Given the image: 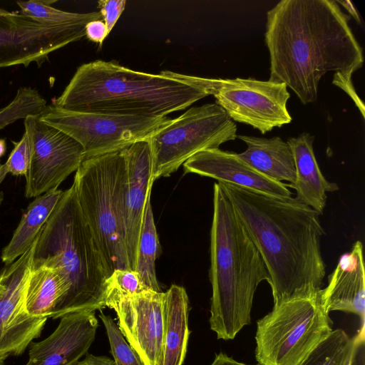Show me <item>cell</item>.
Listing matches in <instances>:
<instances>
[{
    "label": "cell",
    "mask_w": 365,
    "mask_h": 365,
    "mask_svg": "<svg viewBox=\"0 0 365 365\" xmlns=\"http://www.w3.org/2000/svg\"><path fill=\"white\" fill-rule=\"evenodd\" d=\"M46 106V101L36 90L21 87L14 100L0 110V129L19 119L39 115Z\"/></svg>",
    "instance_id": "obj_27"
},
{
    "label": "cell",
    "mask_w": 365,
    "mask_h": 365,
    "mask_svg": "<svg viewBox=\"0 0 365 365\" xmlns=\"http://www.w3.org/2000/svg\"><path fill=\"white\" fill-rule=\"evenodd\" d=\"M322 302L327 312L342 311L361 317L364 329L365 270L363 245L356 241L349 252L343 254L328 284L322 289Z\"/></svg>",
    "instance_id": "obj_18"
},
{
    "label": "cell",
    "mask_w": 365,
    "mask_h": 365,
    "mask_svg": "<svg viewBox=\"0 0 365 365\" xmlns=\"http://www.w3.org/2000/svg\"><path fill=\"white\" fill-rule=\"evenodd\" d=\"M87 22L52 25L0 8V68L35 62L86 36Z\"/></svg>",
    "instance_id": "obj_11"
},
{
    "label": "cell",
    "mask_w": 365,
    "mask_h": 365,
    "mask_svg": "<svg viewBox=\"0 0 365 365\" xmlns=\"http://www.w3.org/2000/svg\"><path fill=\"white\" fill-rule=\"evenodd\" d=\"M322 289L274 305L257 322L259 365H299L329 335L332 322L322 304Z\"/></svg>",
    "instance_id": "obj_7"
},
{
    "label": "cell",
    "mask_w": 365,
    "mask_h": 365,
    "mask_svg": "<svg viewBox=\"0 0 365 365\" xmlns=\"http://www.w3.org/2000/svg\"><path fill=\"white\" fill-rule=\"evenodd\" d=\"M106 287L125 295H134L145 290L138 272L131 269H115L107 279Z\"/></svg>",
    "instance_id": "obj_30"
},
{
    "label": "cell",
    "mask_w": 365,
    "mask_h": 365,
    "mask_svg": "<svg viewBox=\"0 0 365 365\" xmlns=\"http://www.w3.org/2000/svg\"><path fill=\"white\" fill-rule=\"evenodd\" d=\"M108 35L106 26L103 19L93 20L86 26V36L88 40L102 45Z\"/></svg>",
    "instance_id": "obj_33"
},
{
    "label": "cell",
    "mask_w": 365,
    "mask_h": 365,
    "mask_svg": "<svg viewBox=\"0 0 365 365\" xmlns=\"http://www.w3.org/2000/svg\"><path fill=\"white\" fill-rule=\"evenodd\" d=\"M56 1H18L21 14L46 24L59 25L87 22L101 19L100 11L74 13L53 8L51 4Z\"/></svg>",
    "instance_id": "obj_26"
},
{
    "label": "cell",
    "mask_w": 365,
    "mask_h": 365,
    "mask_svg": "<svg viewBox=\"0 0 365 365\" xmlns=\"http://www.w3.org/2000/svg\"><path fill=\"white\" fill-rule=\"evenodd\" d=\"M31 149L29 136L24 131L21 140L14 142V148L4 163L8 173L26 176L31 163Z\"/></svg>",
    "instance_id": "obj_29"
},
{
    "label": "cell",
    "mask_w": 365,
    "mask_h": 365,
    "mask_svg": "<svg viewBox=\"0 0 365 365\" xmlns=\"http://www.w3.org/2000/svg\"><path fill=\"white\" fill-rule=\"evenodd\" d=\"M39 119L76 140L83 149L86 160L148 140L171 118L79 112L52 104L45 108Z\"/></svg>",
    "instance_id": "obj_9"
},
{
    "label": "cell",
    "mask_w": 365,
    "mask_h": 365,
    "mask_svg": "<svg viewBox=\"0 0 365 365\" xmlns=\"http://www.w3.org/2000/svg\"><path fill=\"white\" fill-rule=\"evenodd\" d=\"M5 357H0V365H5Z\"/></svg>",
    "instance_id": "obj_39"
},
{
    "label": "cell",
    "mask_w": 365,
    "mask_h": 365,
    "mask_svg": "<svg viewBox=\"0 0 365 365\" xmlns=\"http://www.w3.org/2000/svg\"><path fill=\"white\" fill-rule=\"evenodd\" d=\"M314 140L313 135L302 133L287 141L295 165V180L287 186L295 190L298 200L321 215L326 206L327 193L338 190L339 186L328 181L322 174L314 155Z\"/></svg>",
    "instance_id": "obj_19"
},
{
    "label": "cell",
    "mask_w": 365,
    "mask_h": 365,
    "mask_svg": "<svg viewBox=\"0 0 365 365\" xmlns=\"http://www.w3.org/2000/svg\"><path fill=\"white\" fill-rule=\"evenodd\" d=\"M63 192L58 188L51 190L35 197L29 204L11 240L2 250L1 259L6 265L12 263L32 246Z\"/></svg>",
    "instance_id": "obj_22"
},
{
    "label": "cell",
    "mask_w": 365,
    "mask_h": 365,
    "mask_svg": "<svg viewBox=\"0 0 365 365\" xmlns=\"http://www.w3.org/2000/svg\"><path fill=\"white\" fill-rule=\"evenodd\" d=\"M66 292V280L59 272L47 267L31 269L25 294L26 309L33 316L51 317Z\"/></svg>",
    "instance_id": "obj_23"
},
{
    "label": "cell",
    "mask_w": 365,
    "mask_h": 365,
    "mask_svg": "<svg viewBox=\"0 0 365 365\" xmlns=\"http://www.w3.org/2000/svg\"><path fill=\"white\" fill-rule=\"evenodd\" d=\"M105 306L115 312L120 330L144 365H160L165 328V292L148 289L125 295L106 287Z\"/></svg>",
    "instance_id": "obj_13"
},
{
    "label": "cell",
    "mask_w": 365,
    "mask_h": 365,
    "mask_svg": "<svg viewBox=\"0 0 365 365\" xmlns=\"http://www.w3.org/2000/svg\"><path fill=\"white\" fill-rule=\"evenodd\" d=\"M150 197L148 198L139 237L135 271L138 272L145 290L160 292L155 273V261L161 253L158 235L154 222Z\"/></svg>",
    "instance_id": "obj_24"
},
{
    "label": "cell",
    "mask_w": 365,
    "mask_h": 365,
    "mask_svg": "<svg viewBox=\"0 0 365 365\" xmlns=\"http://www.w3.org/2000/svg\"><path fill=\"white\" fill-rule=\"evenodd\" d=\"M207 96L204 89L162 72L148 73L96 60L77 68L53 105L79 112L166 117Z\"/></svg>",
    "instance_id": "obj_3"
},
{
    "label": "cell",
    "mask_w": 365,
    "mask_h": 365,
    "mask_svg": "<svg viewBox=\"0 0 365 365\" xmlns=\"http://www.w3.org/2000/svg\"><path fill=\"white\" fill-rule=\"evenodd\" d=\"M165 328L160 365H182L190 335L189 299L184 287L172 284L165 292Z\"/></svg>",
    "instance_id": "obj_21"
},
{
    "label": "cell",
    "mask_w": 365,
    "mask_h": 365,
    "mask_svg": "<svg viewBox=\"0 0 365 365\" xmlns=\"http://www.w3.org/2000/svg\"><path fill=\"white\" fill-rule=\"evenodd\" d=\"M212 95L233 121L251 125L262 134L292 120L287 108L290 94L282 83L217 78Z\"/></svg>",
    "instance_id": "obj_10"
},
{
    "label": "cell",
    "mask_w": 365,
    "mask_h": 365,
    "mask_svg": "<svg viewBox=\"0 0 365 365\" xmlns=\"http://www.w3.org/2000/svg\"><path fill=\"white\" fill-rule=\"evenodd\" d=\"M6 151V143L4 139L0 138V158L4 155Z\"/></svg>",
    "instance_id": "obj_38"
},
{
    "label": "cell",
    "mask_w": 365,
    "mask_h": 365,
    "mask_svg": "<svg viewBox=\"0 0 365 365\" xmlns=\"http://www.w3.org/2000/svg\"><path fill=\"white\" fill-rule=\"evenodd\" d=\"M31 149L26 176L25 196L36 197L58 188L84 160L82 146L61 130L48 125L39 115L24 119Z\"/></svg>",
    "instance_id": "obj_12"
},
{
    "label": "cell",
    "mask_w": 365,
    "mask_h": 365,
    "mask_svg": "<svg viewBox=\"0 0 365 365\" xmlns=\"http://www.w3.org/2000/svg\"><path fill=\"white\" fill-rule=\"evenodd\" d=\"M336 2L341 5L348 12L349 14L354 19V20L358 23L361 24V19L359 15L357 10L356 9L353 3L349 0L346 1H336Z\"/></svg>",
    "instance_id": "obj_36"
},
{
    "label": "cell",
    "mask_w": 365,
    "mask_h": 365,
    "mask_svg": "<svg viewBox=\"0 0 365 365\" xmlns=\"http://www.w3.org/2000/svg\"><path fill=\"white\" fill-rule=\"evenodd\" d=\"M349 20L336 1H279L267 12L269 81L284 83L307 105L317 100L327 72L351 77L364 56Z\"/></svg>",
    "instance_id": "obj_1"
},
{
    "label": "cell",
    "mask_w": 365,
    "mask_h": 365,
    "mask_svg": "<svg viewBox=\"0 0 365 365\" xmlns=\"http://www.w3.org/2000/svg\"><path fill=\"white\" fill-rule=\"evenodd\" d=\"M98 327L96 311L63 315L51 335L30 344L26 365H74L88 353Z\"/></svg>",
    "instance_id": "obj_15"
},
{
    "label": "cell",
    "mask_w": 365,
    "mask_h": 365,
    "mask_svg": "<svg viewBox=\"0 0 365 365\" xmlns=\"http://www.w3.org/2000/svg\"><path fill=\"white\" fill-rule=\"evenodd\" d=\"M34 242L0 272V357L22 354L41 336L48 319L29 314L25 307Z\"/></svg>",
    "instance_id": "obj_14"
},
{
    "label": "cell",
    "mask_w": 365,
    "mask_h": 365,
    "mask_svg": "<svg viewBox=\"0 0 365 365\" xmlns=\"http://www.w3.org/2000/svg\"><path fill=\"white\" fill-rule=\"evenodd\" d=\"M364 332L350 337L341 329L332 330L299 365H353Z\"/></svg>",
    "instance_id": "obj_25"
},
{
    "label": "cell",
    "mask_w": 365,
    "mask_h": 365,
    "mask_svg": "<svg viewBox=\"0 0 365 365\" xmlns=\"http://www.w3.org/2000/svg\"><path fill=\"white\" fill-rule=\"evenodd\" d=\"M210 252V329L218 339H232L251 323L255 293L269 275L219 182L213 186Z\"/></svg>",
    "instance_id": "obj_4"
},
{
    "label": "cell",
    "mask_w": 365,
    "mask_h": 365,
    "mask_svg": "<svg viewBox=\"0 0 365 365\" xmlns=\"http://www.w3.org/2000/svg\"><path fill=\"white\" fill-rule=\"evenodd\" d=\"M74 365H115L113 359L106 356H95L86 354L82 361H78Z\"/></svg>",
    "instance_id": "obj_34"
},
{
    "label": "cell",
    "mask_w": 365,
    "mask_h": 365,
    "mask_svg": "<svg viewBox=\"0 0 365 365\" xmlns=\"http://www.w3.org/2000/svg\"><path fill=\"white\" fill-rule=\"evenodd\" d=\"M47 267L61 273L67 292L51 317L106 307L104 262L80 209L73 185L63 192L35 240L31 269Z\"/></svg>",
    "instance_id": "obj_5"
},
{
    "label": "cell",
    "mask_w": 365,
    "mask_h": 365,
    "mask_svg": "<svg viewBox=\"0 0 365 365\" xmlns=\"http://www.w3.org/2000/svg\"><path fill=\"white\" fill-rule=\"evenodd\" d=\"M98 8L103 18L108 34L125 9V0H100Z\"/></svg>",
    "instance_id": "obj_31"
},
{
    "label": "cell",
    "mask_w": 365,
    "mask_h": 365,
    "mask_svg": "<svg viewBox=\"0 0 365 365\" xmlns=\"http://www.w3.org/2000/svg\"><path fill=\"white\" fill-rule=\"evenodd\" d=\"M219 183L264 262L274 305L319 293L326 274L319 214L296 197Z\"/></svg>",
    "instance_id": "obj_2"
},
{
    "label": "cell",
    "mask_w": 365,
    "mask_h": 365,
    "mask_svg": "<svg viewBox=\"0 0 365 365\" xmlns=\"http://www.w3.org/2000/svg\"><path fill=\"white\" fill-rule=\"evenodd\" d=\"M122 151L127 172L123 207L125 241L129 267L135 271L144 210L153 183L151 155L148 140L136 142Z\"/></svg>",
    "instance_id": "obj_16"
},
{
    "label": "cell",
    "mask_w": 365,
    "mask_h": 365,
    "mask_svg": "<svg viewBox=\"0 0 365 365\" xmlns=\"http://www.w3.org/2000/svg\"><path fill=\"white\" fill-rule=\"evenodd\" d=\"M99 318L105 327L115 364L144 365L138 353L125 341L113 319L103 313L99 314Z\"/></svg>",
    "instance_id": "obj_28"
},
{
    "label": "cell",
    "mask_w": 365,
    "mask_h": 365,
    "mask_svg": "<svg viewBox=\"0 0 365 365\" xmlns=\"http://www.w3.org/2000/svg\"><path fill=\"white\" fill-rule=\"evenodd\" d=\"M332 83L342 89L354 101L356 107L365 118V108L362 101L357 96L351 81V77L345 76L340 72H335Z\"/></svg>",
    "instance_id": "obj_32"
},
{
    "label": "cell",
    "mask_w": 365,
    "mask_h": 365,
    "mask_svg": "<svg viewBox=\"0 0 365 365\" xmlns=\"http://www.w3.org/2000/svg\"><path fill=\"white\" fill-rule=\"evenodd\" d=\"M186 173H195L260 193L292 197L287 184L272 180L257 171L240 158L237 153L220 148L201 151L183 165Z\"/></svg>",
    "instance_id": "obj_17"
},
{
    "label": "cell",
    "mask_w": 365,
    "mask_h": 365,
    "mask_svg": "<svg viewBox=\"0 0 365 365\" xmlns=\"http://www.w3.org/2000/svg\"><path fill=\"white\" fill-rule=\"evenodd\" d=\"M237 138L247 145L239 157L264 176L289 184L295 180V165L292 149L279 137L265 138L239 135Z\"/></svg>",
    "instance_id": "obj_20"
},
{
    "label": "cell",
    "mask_w": 365,
    "mask_h": 365,
    "mask_svg": "<svg viewBox=\"0 0 365 365\" xmlns=\"http://www.w3.org/2000/svg\"><path fill=\"white\" fill-rule=\"evenodd\" d=\"M8 172L6 168L5 164H1L0 163V184L3 182Z\"/></svg>",
    "instance_id": "obj_37"
},
{
    "label": "cell",
    "mask_w": 365,
    "mask_h": 365,
    "mask_svg": "<svg viewBox=\"0 0 365 365\" xmlns=\"http://www.w3.org/2000/svg\"><path fill=\"white\" fill-rule=\"evenodd\" d=\"M126 182V165L121 150L84 160L76 171L73 183L108 277L115 269H130L124 230Z\"/></svg>",
    "instance_id": "obj_6"
},
{
    "label": "cell",
    "mask_w": 365,
    "mask_h": 365,
    "mask_svg": "<svg viewBox=\"0 0 365 365\" xmlns=\"http://www.w3.org/2000/svg\"><path fill=\"white\" fill-rule=\"evenodd\" d=\"M237 125L218 104L187 109L170 119L148 140L153 182L170 176L195 154L237 138Z\"/></svg>",
    "instance_id": "obj_8"
},
{
    "label": "cell",
    "mask_w": 365,
    "mask_h": 365,
    "mask_svg": "<svg viewBox=\"0 0 365 365\" xmlns=\"http://www.w3.org/2000/svg\"><path fill=\"white\" fill-rule=\"evenodd\" d=\"M4 200V193L3 192H0V205Z\"/></svg>",
    "instance_id": "obj_40"
},
{
    "label": "cell",
    "mask_w": 365,
    "mask_h": 365,
    "mask_svg": "<svg viewBox=\"0 0 365 365\" xmlns=\"http://www.w3.org/2000/svg\"><path fill=\"white\" fill-rule=\"evenodd\" d=\"M210 365H249L239 362L225 353L220 352L215 355L214 361ZM259 365V364H257Z\"/></svg>",
    "instance_id": "obj_35"
}]
</instances>
